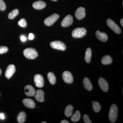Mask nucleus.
<instances>
[{
    "label": "nucleus",
    "mask_w": 123,
    "mask_h": 123,
    "mask_svg": "<svg viewBox=\"0 0 123 123\" xmlns=\"http://www.w3.org/2000/svg\"><path fill=\"white\" fill-rule=\"evenodd\" d=\"M92 102L93 103L92 107L95 112H99L101 109V105L98 102H94L93 101H92Z\"/></svg>",
    "instance_id": "393cba45"
},
{
    "label": "nucleus",
    "mask_w": 123,
    "mask_h": 123,
    "mask_svg": "<svg viewBox=\"0 0 123 123\" xmlns=\"http://www.w3.org/2000/svg\"><path fill=\"white\" fill-rule=\"evenodd\" d=\"M107 23L108 26L117 34L121 33V31L118 26L111 19H108L107 21Z\"/></svg>",
    "instance_id": "39448f33"
},
{
    "label": "nucleus",
    "mask_w": 123,
    "mask_h": 123,
    "mask_svg": "<svg viewBox=\"0 0 123 123\" xmlns=\"http://www.w3.org/2000/svg\"><path fill=\"white\" fill-rule=\"evenodd\" d=\"M48 78L50 83L52 85H54L55 84L56 79L55 74L52 72L49 73L48 74Z\"/></svg>",
    "instance_id": "5701e85b"
},
{
    "label": "nucleus",
    "mask_w": 123,
    "mask_h": 123,
    "mask_svg": "<svg viewBox=\"0 0 123 123\" xmlns=\"http://www.w3.org/2000/svg\"><path fill=\"white\" fill-rule=\"evenodd\" d=\"M86 30L83 27L77 28L73 31L72 35L74 38H80L84 37L86 34Z\"/></svg>",
    "instance_id": "7ed1b4c3"
},
{
    "label": "nucleus",
    "mask_w": 123,
    "mask_h": 123,
    "mask_svg": "<svg viewBox=\"0 0 123 123\" xmlns=\"http://www.w3.org/2000/svg\"><path fill=\"white\" fill-rule=\"evenodd\" d=\"M83 84L84 87L87 90L91 91L92 90V86L89 78L87 77L84 78L83 80Z\"/></svg>",
    "instance_id": "a211bd4d"
},
{
    "label": "nucleus",
    "mask_w": 123,
    "mask_h": 123,
    "mask_svg": "<svg viewBox=\"0 0 123 123\" xmlns=\"http://www.w3.org/2000/svg\"><path fill=\"white\" fill-rule=\"evenodd\" d=\"M15 72V68L14 65L11 64L9 65L6 70L5 75L8 79H10Z\"/></svg>",
    "instance_id": "1a4fd4ad"
},
{
    "label": "nucleus",
    "mask_w": 123,
    "mask_h": 123,
    "mask_svg": "<svg viewBox=\"0 0 123 123\" xmlns=\"http://www.w3.org/2000/svg\"><path fill=\"white\" fill-rule=\"evenodd\" d=\"M98 84L102 90L104 92H107L109 89V86L107 82L105 79L103 78H100L98 80Z\"/></svg>",
    "instance_id": "f8f14e48"
},
{
    "label": "nucleus",
    "mask_w": 123,
    "mask_h": 123,
    "mask_svg": "<svg viewBox=\"0 0 123 123\" xmlns=\"http://www.w3.org/2000/svg\"><path fill=\"white\" fill-rule=\"evenodd\" d=\"M80 118V114L79 111H77L74 114L71 118V120L74 122H76L79 121Z\"/></svg>",
    "instance_id": "b1692460"
},
{
    "label": "nucleus",
    "mask_w": 123,
    "mask_h": 123,
    "mask_svg": "<svg viewBox=\"0 0 123 123\" xmlns=\"http://www.w3.org/2000/svg\"><path fill=\"white\" fill-rule=\"evenodd\" d=\"M84 121H85V123H92V121L89 118V116L85 114L84 115Z\"/></svg>",
    "instance_id": "c756f323"
},
{
    "label": "nucleus",
    "mask_w": 123,
    "mask_h": 123,
    "mask_svg": "<svg viewBox=\"0 0 123 123\" xmlns=\"http://www.w3.org/2000/svg\"><path fill=\"white\" fill-rule=\"evenodd\" d=\"M52 1H56L57 0H51Z\"/></svg>",
    "instance_id": "4c0bfd02"
},
{
    "label": "nucleus",
    "mask_w": 123,
    "mask_h": 123,
    "mask_svg": "<svg viewBox=\"0 0 123 123\" xmlns=\"http://www.w3.org/2000/svg\"><path fill=\"white\" fill-rule=\"evenodd\" d=\"M34 35L32 33H30L29 35V38L30 40H32L34 39Z\"/></svg>",
    "instance_id": "7c9ffc66"
},
{
    "label": "nucleus",
    "mask_w": 123,
    "mask_h": 123,
    "mask_svg": "<svg viewBox=\"0 0 123 123\" xmlns=\"http://www.w3.org/2000/svg\"><path fill=\"white\" fill-rule=\"evenodd\" d=\"M34 80L36 86L37 87L41 88L44 86V79L42 75L36 74L35 76Z\"/></svg>",
    "instance_id": "0eeeda50"
},
{
    "label": "nucleus",
    "mask_w": 123,
    "mask_h": 123,
    "mask_svg": "<svg viewBox=\"0 0 123 123\" xmlns=\"http://www.w3.org/2000/svg\"><path fill=\"white\" fill-rule=\"evenodd\" d=\"M6 9V5L3 0H0V10L4 11Z\"/></svg>",
    "instance_id": "c85d7f7f"
},
{
    "label": "nucleus",
    "mask_w": 123,
    "mask_h": 123,
    "mask_svg": "<svg viewBox=\"0 0 123 123\" xmlns=\"http://www.w3.org/2000/svg\"><path fill=\"white\" fill-rule=\"evenodd\" d=\"M73 107L72 106L69 105L66 107L65 110L64 114L67 117H69L72 115Z\"/></svg>",
    "instance_id": "412c9836"
},
{
    "label": "nucleus",
    "mask_w": 123,
    "mask_h": 123,
    "mask_svg": "<svg viewBox=\"0 0 123 123\" xmlns=\"http://www.w3.org/2000/svg\"><path fill=\"white\" fill-rule=\"evenodd\" d=\"M46 4L43 1H38L34 2L33 4V7L36 9L41 10L44 8L46 6Z\"/></svg>",
    "instance_id": "dca6fc26"
},
{
    "label": "nucleus",
    "mask_w": 123,
    "mask_h": 123,
    "mask_svg": "<svg viewBox=\"0 0 123 123\" xmlns=\"http://www.w3.org/2000/svg\"><path fill=\"white\" fill-rule=\"evenodd\" d=\"M23 102L25 106L28 108L33 109L35 107V104L32 99L25 98L23 99Z\"/></svg>",
    "instance_id": "2eb2a0df"
},
{
    "label": "nucleus",
    "mask_w": 123,
    "mask_h": 123,
    "mask_svg": "<svg viewBox=\"0 0 123 123\" xmlns=\"http://www.w3.org/2000/svg\"><path fill=\"white\" fill-rule=\"evenodd\" d=\"M75 16L77 19L80 20L85 18L86 16L85 9L82 7H79L75 13Z\"/></svg>",
    "instance_id": "9d476101"
},
{
    "label": "nucleus",
    "mask_w": 123,
    "mask_h": 123,
    "mask_svg": "<svg viewBox=\"0 0 123 123\" xmlns=\"http://www.w3.org/2000/svg\"><path fill=\"white\" fill-rule=\"evenodd\" d=\"M64 81L68 84H72L73 82V78L72 73L69 71H66L62 74Z\"/></svg>",
    "instance_id": "6e6552de"
},
{
    "label": "nucleus",
    "mask_w": 123,
    "mask_h": 123,
    "mask_svg": "<svg viewBox=\"0 0 123 123\" xmlns=\"http://www.w3.org/2000/svg\"><path fill=\"white\" fill-rule=\"evenodd\" d=\"M91 55H92V51L89 48L87 49L86 51L85 60L86 62L87 63H90L91 61Z\"/></svg>",
    "instance_id": "aec40b11"
},
{
    "label": "nucleus",
    "mask_w": 123,
    "mask_h": 123,
    "mask_svg": "<svg viewBox=\"0 0 123 123\" xmlns=\"http://www.w3.org/2000/svg\"><path fill=\"white\" fill-rule=\"evenodd\" d=\"M101 62L104 65L110 64L112 63V59L110 56L106 55L102 57Z\"/></svg>",
    "instance_id": "6ab92c4d"
},
{
    "label": "nucleus",
    "mask_w": 123,
    "mask_h": 123,
    "mask_svg": "<svg viewBox=\"0 0 123 123\" xmlns=\"http://www.w3.org/2000/svg\"><path fill=\"white\" fill-rule=\"evenodd\" d=\"M73 21V18L72 15H68L62 21L61 23L62 26L64 27L69 26L72 24Z\"/></svg>",
    "instance_id": "9b49d317"
},
{
    "label": "nucleus",
    "mask_w": 123,
    "mask_h": 123,
    "mask_svg": "<svg viewBox=\"0 0 123 123\" xmlns=\"http://www.w3.org/2000/svg\"><path fill=\"white\" fill-rule=\"evenodd\" d=\"M108 116L111 123H115L118 117V107L116 104H112Z\"/></svg>",
    "instance_id": "f257e3e1"
},
{
    "label": "nucleus",
    "mask_w": 123,
    "mask_h": 123,
    "mask_svg": "<svg viewBox=\"0 0 123 123\" xmlns=\"http://www.w3.org/2000/svg\"><path fill=\"white\" fill-rule=\"evenodd\" d=\"M50 46L52 48L61 51L66 50V46L63 42L59 41H55L52 42L50 43Z\"/></svg>",
    "instance_id": "423d86ee"
},
{
    "label": "nucleus",
    "mask_w": 123,
    "mask_h": 123,
    "mask_svg": "<svg viewBox=\"0 0 123 123\" xmlns=\"http://www.w3.org/2000/svg\"><path fill=\"white\" fill-rule=\"evenodd\" d=\"M123 18H122L120 20V24H121V25L122 27H123Z\"/></svg>",
    "instance_id": "f704fd0d"
},
{
    "label": "nucleus",
    "mask_w": 123,
    "mask_h": 123,
    "mask_svg": "<svg viewBox=\"0 0 123 123\" xmlns=\"http://www.w3.org/2000/svg\"><path fill=\"white\" fill-rule=\"evenodd\" d=\"M59 18V15L58 14L56 13L54 14L44 20V23L47 26H50L54 24Z\"/></svg>",
    "instance_id": "20e7f679"
},
{
    "label": "nucleus",
    "mask_w": 123,
    "mask_h": 123,
    "mask_svg": "<svg viewBox=\"0 0 123 123\" xmlns=\"http://www.w3.org/2000/svg\"><path fill=\"white\" fill-rule=\"evenodd\" d=\"M26 119V114L25 112L23 111L20 112L18 115L17 120L18 123H24Z\"/></svg>",
    "instance_id": "4be33fe9"
},
{
    "label": "nucleus",
    "mask_w": 123,
    "mask_h": 123,
    "mask_svg": "<svg viewBox=\"0 0 123 123\" xmlns=\"http://www.w3.org/2000/svg\"><path fill=\"white\" fill-rule=\"evenodd\" d=\"M19 13V11L17 9L14 10L11 12L9 13L8 18L10 19H13L15 18L16 16H17Z\"/></svg>",
    "instance_id": "a878e982"
},
{
    "label": "nucleus",
    "mask_w": 123,
    "mask_h": 123,
    "mask_svg": "<svg viewBox=\"0 0 123 123\" xmlns=\"http://www.w3.org/2000/svg\"><path fill=\"white\" fill-rule=\"evenodd\" d=\"M20 38H21V41L23 42H25L26 40V37L25 36H22L21 37H20Z\"/></svg>",
    "instance_id": "2f4dec72"
},
{
    "label": "nucleus",
    "mask_w": 123,
    "mask_h": 123,
    "mask_svg": "<svg viewBox=\"0 0 123 123\" xmlns=\"http://www.w3.org/2000/svg\"><path fill=\"white\" fill-rule=\"evenodd\" d=\"M97 37L99 40L103 42H106L108 40V36L106 33H102L99 31H97L96 32Z\"/></svg>",
    "instance_id": "f3484780"
},
{
    "label": "nucleus",
    "mask_w": 123,
    "mask_h": 123,
    "mask_svg": "<svg viewBox=\"0 0 123 123\" xmlns=\"http://www.w3.org/2000/svg\"><path fill=\"white\" fill-rule=\"evenodd\" d=\"M23 54L25 57L29 59L33 60L36 59L38 56L37 52L35 49L29 48L25 49Z\"/></svg>",
    "instance_id": "f03ea898"
},
{
    "label": "nucleus",
    "mask_w": 123,
    "mask_h": 123,
    "mask_svg": "<svg viewBox=\"0 0 123 123\" xmlns=\"http://www.w3.org/2000/svg\"><path fill=\"white\" fill-rule=\"evenodd\" d=\"M18 24L20 26L24 28L26 27L27 26L26 21L24 18L20 20L18 23Z\"/></svg>",
    "instance_id": "bb28decb"
},
{
    "label": "nucleus",
    "mask_w": 123,
    "mask_h": 123,
    "mask_svg": "<svg viewBox=\"0 0 123 123\" xmlns=\"http://www.w3.org/2000/svg\"><path fill=\"white\" fill-rule=\"evenodd\" d=\"M0 118L1 119H5V117L4 115V114L2 113H1L0 114Z\"/></svg>",
    "instance_id": "473e14b6"
},
{
    "label": "nucleus",
    "mask_w": 123,
    "mask_h": 123,
    "mask_svg": "<svg viewBox=\"0 0 123 123\" xmlns=\"http://www.w3.org/2000/svg\"><path fill=\"white\" fill-rule=\"evenodd\" d=\"M25 94L27 96L29 97H33L35 95L36 91L32 86L27 85L24 88Z\"/></svg>",
    "instance_id": "ddd939ff"
},
{
    "label": "nucleus",
    "mask_w": 123,
    "mask_h": 123,
    "mask_svg": "<svg viewBox=\"0 0 123 123\" xmlns=\"http://www.w3.org/2000/svg\"><path fill=\"white\" fill-rule=\"evenodd\" d=\"M8 50V49L6 46H0V54L6 53Z\"/></svg>",
    "instance_id": "cd10ccee"
},
{
    "label": "nucleus",
    "mask_w": 123,
    "mask_h": 123,
    "mask_svg": "<svg viewBox=\"0 0 123 123\" xmlns=\"http://www.w3.org/2000/svg\"><path fill=\"white\" fill-rule=\"evenodd\" d=\"M1 72H1V70L0 69V76L1 74Z\"/></svg>",
    "instance_id": "c9c22d12"
},
{
    "label": "nucleus",
    "mask_w": 123,
    "mask_h": 123,
    "mask_svg": "<svg viewBox=\"0 0 123 123\" xmlns=\"http://www.w3.org/2000/svg\"><path fill=\"white\" fill-rule=\"evenodd\" d=\"M41 123H46V122H44V121H43V122H42Z\"/></svg>",
    "instance_id": "e433bc0d"
},
{
    "label": "nucleus",
    "mask_w": 123,
    "mask_h": 123,
    "mask_svg": "<svg viewBox=\"0 0 123 123\" xmlns=\"http://www.w3.org/2000/svg\"><path fill=\"white\" fill-rule=\"evenodd\" d=\"M61 123H69V122L66 120H63L60 122Z\"/></svg>",
    "instance_id": "72a5a7b5"
},
{
    "label": "nucleus",
    "mask_w": 123,
    "mask_h": 123,
    "mask_svg": "<svg viewBox=\"0 0 123 123\" xmlns=\"http://www.w3.org/2000/svg\"><path fill=\"white\" fill-rule=\"evenodd\" d=\"M44 93L43 90H38L36 92L35 98L36 100L40 102H43L44 101Z\"/></svg>",
    "instance_id": "4468645a"
}]
</instances>
